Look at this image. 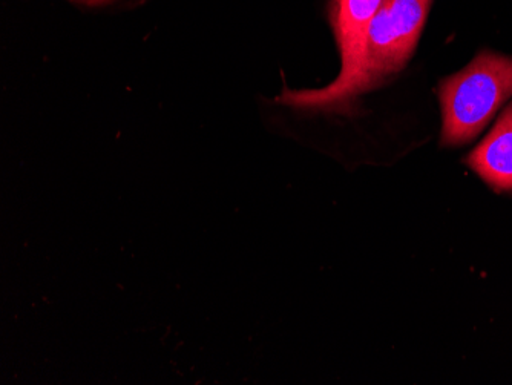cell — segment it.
Here are the masks:
<instances>
[{
    "label": "cell",
    "instance_id": "obj_1",
    "mask_svg": "<svg viewBox=\"0 0 512 385\" xmlns=\"http://www.w3.org/2000/svg\"><path fill=\"white\" fill-rule=\"evenodd\" d=\"M428 11L430 0H382L350 73L325 88L284 89L276 102L302 111H350L359 96L404 70L421 39Z\"/></svg>",
    "mask_w": 512,
    "mask_h": 385
},
{
    "label": "cell",
    "instance_id": "obj_2",
    "mask_svg": "<svg viewBox=\"0 0 512 385\" xmlns=\"http://www.w3.org/2000/svg\"><path fill=\"white\" fill-rule=\"evenodd\" d=\"M437 94L444 120L442 145H467L512 99V57L483 51L467 68L442 80Z\"/></svg>",
    "mask_w": 512,
    "mask_h": 385
},
{
    "label": "cell",
    "instance_id": "obj_3",
    "mask_svg": "<svg viewBox=\"0 0 512 385\" xmlns=\"http://www.w3.org/2000/svg\"><path fill=\"white\" fill-rule=\"evenodd\" d=\"M465 162L494 191H512V103Z\"/></svg>",
    "mask_w": 512,
    "mask_h": 385
},
{
    "label": "cell",
    "instance_id": "obj_4",
    "mask_svg": "<svg viewBox=\"0 0 512 385\" xmlns=\"http://www.w3.org/2000/svg\"><path fill=\"white\" fill-rule=\"evenodd\" d=\"M382 0H330L329 17L341 54V73L352 71L361 56L368 25L378 13Z\"/></svg>",
    "mask_w": 512,
    "mask_h": 385
},
{
    "label": "cell",
    "instance_id": "obj_5",
    "mask_svg": "<svg viewBox=\"0 0 512 385\" xmlns=\"http://www.w3.org/2000/svg\"><path fill=\"white\" fill-rule=\"evenodd\" d=\"M73 2H76V4L85 5V7L97 8L114 4V2H117V0H73Z\"/></svg>",
    "mask_w": 512,
    "mask_h": 385
}]
</instances>
